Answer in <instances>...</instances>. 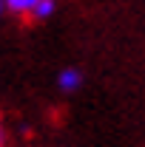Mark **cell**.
Wrapping results in <instances>:
<instances>
[{
    "mask_svg": "<svg viewBox=\"0 0 145 147\" xmlns=\"http://www.w3.org/2000/svg\"><path fill=\"white\" fill-rule=\"evenodd\" d=\"M57 82H60V88H63V91H77V88H80V82H83V76H80L77 68H66V71H60Z\"/></svg>",
    "mask_w": 145,
    "mask_h": 147,
    "instance_id": "6da1fadb",
    "label": "cell"
},
{
    "mask_svg": "<svg viewBox=\"0 0 145 147\" xmlns=\"http://www.w3.org/2000/svg\"><path fill=\"white\" fill-rule=\"evenodd\" d=\"M3 3H6V9L14 11V14H31L40 0H3Z\"/></svg>",
    "mask_w": 145,
    "mask_h": 147,
    "instance_id": "7a4b0ae2",
    "label": "cell"
},
{
    "mask_svg": "<svg viewBox=\"0 0 145 147\" xmlns=\"http://www.w3.org/2000/svg\"><path fill=\"white\" fill-rule=\"evenodd\" d=\"M54 9H57V0H40L37 9L31 11V17L34 20H49L51 14H54Z\"/></svg>",
    "mask_w": 145,
    "mask_h": 147,
    "instance_id": "3957f363",
    "label": "cell"
},
{
    "mask_svg": "<svg viewBox=\"0 0 145 147\" xmlns=\"http://www.w3.org/2000/svg\"><path fill=\"white\" fill-rule=\"evenodd\" d=\"M6 144V133H3V122H0V147Z\"/></svg>",
    "mask_w": 145,
    "mask_h": 147,
    "instance_id": "277c9868",
    "label": "cell"
},
{
    "mask_svg": "<svg viewBox=\"0 0 145 147\" xmlns=\"http://www.w3.org/2000/svg\"><path fill=\"white\" fill-rule=\"evenodd\" d=\"M3 9H6V3H3V0H0V14H3Z\"/></svg>",
    "mask_w": 145,
    "mask_h": 147,
    "instance_id": "5b68a950",
    "label": "cell"
}]
</instances>
